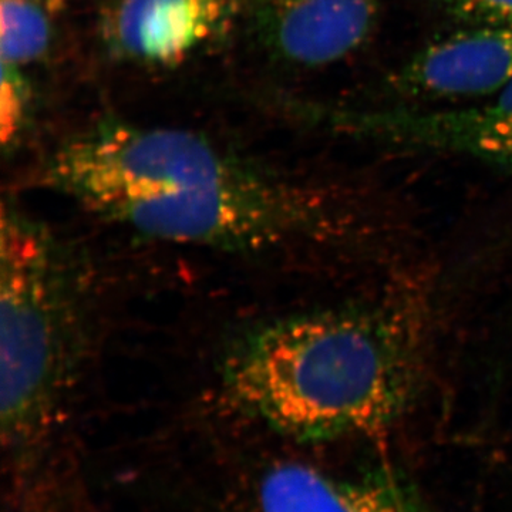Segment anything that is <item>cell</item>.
Segmentation results:
<instances>
[{"label":"cell","mask_w":512,"mask_h":512,"mask_svg":"<svg viewBox=\"0 0 512 512\" xmlns=\"http://www.w3.org/2000/svg\"><path fill=\"white\" fill-rule=\"evenodd\" d=\"M43 183L104 220L170 244L266 251L339 228L322 194L177 128L100 124L50 157Z\"/></svg>","instance_id":"obj_1"},{"label":"cell","mask_w":512,"mask_h":512,"mask_svg":"<svg viewBox=\"0 0 512 512\" xmlns=\"http://www.w3.org/2000/svg\"><path fill=\"white\" fill-rule=\"evenodd\" d=\"M421 322L397 303L275 319L248 330L222 360V389L242 414L299 441L376 433L421 383Z\"/></svg>","instance_id":"obj_2"},{"label":"cell","mask_w":512,"mask_h":512,"mask_svg":"<svg viewBox=\"0 0 512 512\" xmlns=\"http://www.w3.org/2000/svg\"><path fill=\"white\" fill-rule=\"evenodd\" d=\"M87 292L69 249L42 222L3 205L0 227V421L25 460L73 389L87 335Z\"/></svg>","instance_id":"obj_3"},{"label":"cell","mask_w":512,"mask_h":512,"mask_svg":"<svg viewBox=\"0 0 512 512\" xmlns=\"http://www.w3.org/2000/svg\"><path fill=\"white\" fill-rule=\"evenodd\" d=\"M333 124L363 140L466 154L512 170V80L478 106L340 110Z\"/></svg>","instance_id":"obj_4"},{"label":"cell","mask_w":512,"mask_h":512,"mask_svg":"<svg viewBox=\"0 0 512 512\" xmlns=\"http://www.w3.org/2000/svg\"><path fill=\"white\" fill-rule=\"evenodd\" d=\"M264 45L285 63L315 69L342 62L372 39L377 0H237Z\"/></svg>","instance_id":"obj_5"},{"label":"cell","mask_w":512,"mask_h":512,"mask_svg":"<svg viewBox=\"0 0 512 512\" xmlns=\"http://www.w3.org/2000/svg\"><path fill=\"white\" fill-rule=\"evenodd\" d=\"M512 80V25L474 26L430 43L390 77L397 96L463 101L494 96Z\"/></svg>","instance_id":"obj_6"},{"label":"cell","mask_w":512,"mask_h":512,"mask_svg":"<svg viewBox=\"0 0 512 512\" xmlns=\"http://www.w3.org/2000/svg\"><path fill=\"white\" fill-rule=\"evenodd\" d=\"M237 0H119L106 20L119 55L148 64L181 62L210 39Z\"/></svg>","instance_id":"obj_7"},{"label":"cell","mask_w":512,"mask_h":512,"mask_svg":"<svg viewBox=\"0 0 512 512\" xmlns=\"http://www.w3.org/2000/svg\"><path fill=\"white\" fill-rule=\"evenodd\" d=\"M256 512H430L389 476L346 480L301 463L269 468L256 491Z\"/></svg>","instance_id":"obj_8"},{"label":"cell","mask_w":512,"mask_h":512,"mask_svg":"<svg viewBox=\"0 0 512 512\" xmlns=\"http://www.w3.org/2000/svg\"><path fill=\"white\" fill-rule=\"evenodd\" d=\"M52 37L45 0H0V57L22 69L45 55Z\"/></svg>","instance_id":"obj_9"},{"label":"cell","mask_w":512,"mask_h":512,"mask_svg":"<svg viewBox=\"0 0 512 512\" xmlns=\"http://www.w3.org/2000/svg\"><path fill=\"white\" fill-rule=\"evenodd\" d=\"M29 90L22 72L15 66L2 63V87H0V137L8 147L18 137L28 106Z\"/></svg>","instance_id":"obj_10"},{"label":"cell","mask_w":512,"mask_h":512,"mask_svg":"<svg viewBox=\"0 0 512 512\" xmlns=\"http://www.w3.org/2000/svg\"><path fill=\"white\" fill-rule=\"evenodd\" d=\"M441 9L467 28L512 25V0H436Z\"/></svg>","instance_id":"obj_11"}]
</instances>
